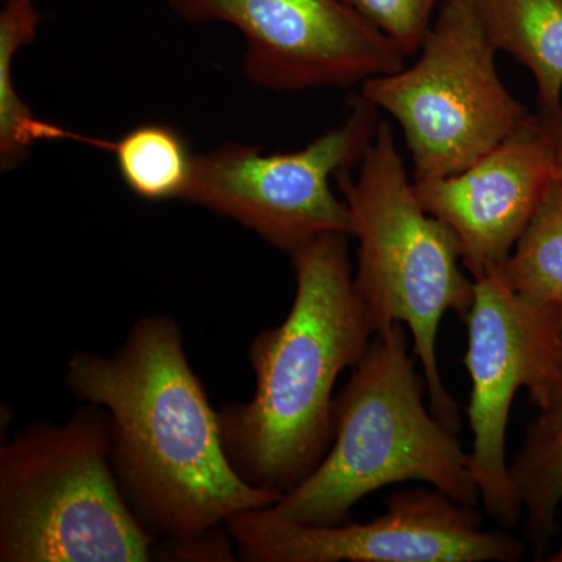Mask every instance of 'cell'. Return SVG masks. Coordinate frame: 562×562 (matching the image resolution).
I'll use <instances>...</instances> for the list:
<instances>
[{
	"label": "cell",
	"mask_w": 562,
	"mask_h": 562,
	"mask_svg": "<svg viewBox=\"0 0 562 562\" xmlns=\"http://www.w3.org/2000/svg\"><path fill=\"white\" fill-rule=\"evenodd\" d=\"M65 383L74 397L109 413L122 494L166 543L202 538L235 514L280 501L279 492L251 486L233 469L220 413L172 317H140L110 357L77 351Z\"/></svg>",
	"instance_id": "1"
},
{
	"label": "cell",
	"mask_w": 562,
	"mask_h": 562,
	"mask_svg": "<svg viewBox=\"0 0 562 562\" xmlns=\"http://www.w3.org/2000/svg\"><path fill=\"white\" fill-rule=\"evenodd\" d=\"M346 235H325L291 255L295 294L286 319L250 344L255 392L220 412L233 469L283 495L324 460L333 442V387L366 357L373 336L351 271Z\"/></svg>",
	"instance_id": "2"
},
{
	"label": "cell",
	"mask_w": 562,
	"mask_h": 562,
	"mask_svg": "<svg viewBox=\"0 0 562 562\" xmlns=\"http://www.w3.org/2000/svg\"><path fill=\"white\" fill-rule=\"evenodd\" d=\"M353 369L333 401L330 450L269 512L294 524H346L362 498L405 482H424L462 505H479L469 453L457 431L425 406L427 382L409 355L405 325L375 333Z\"/></svg>",
	"instance_id": "3"
},
{
	"label": "cell",
	"mask_w": 562,
	"mask_h": 562,
	"mask_svg": "<svg viewBox=\"0 0 562 562\" xmlns=\"http://www.w3.org/2000/svg\"><path fill=\"white\" fill-rule=\"evenodd\" d=\"M336 183L358 239L355 286L366 312L376 333L397 322L408 328L431 412L458 431L460 408L443 384L436 350L443 314L464 321L473 302L475 281L462 271L457 238L422 206L387 122H379L357 177L347 169Z\"/></svg>",
	"instance_id": "4"
},
{
	"label": "cell",
	"mask_w": 562,
	"mask_h": 562,
	"mask_svg": "<svg viewBox=\"0 0 562 562\" xmlns=\"http://www.w3.org/2000/svg\"><path fill=\"white\" fill-rule=\"evenodd\" d=\"M154 546L117 483L101 406L36 422L0 449V561L146 562Z\"/></svg>",
	"instance_id": "5"
},
{
	"label": "cell",
	"mask_w": 562,
	"mask_h": 562,
	"mask_svg": "<svg viewBox=\"0 0 562 562\" xmlns=\"http://www.w3.org/2000/svg\"><path fill=\"white\" fill-rule=\"evenodd\" d=\"M495 54L472 0H446L419 60L362 83V98L401 125L414 179L469 168L531 116L503 85Z\"/></svg>",
	"instance_id": "6"
},
{
	"label": "cell",
	"mask_w": 562,
	"mask_h": 562,
	"mask_svg": "<svg viewBox=\"0 0 562 562\" xmlns=\"http://www.w3.org/2000/svg\"><path fill=\"white\" fill-rule=\"evenodd\" d=\"M379 122V109L360 95L342 124L301 150L266 154L224 143L195 154L184 202L238 222L290 255L325 235L351 236L349 205L331 180L360 165Z\"/></svg>",
	"instance_id": "7"
},
{
	"label": "cell",
	"mask_w": 562,
	"mask_h": 562,
	"mask_svg": "<svg viewBox=\"0 0 562 562\" xmlns=\"http://www.w3.org/2000/svg\"><path fill=\"white\" fill-rule=\"evenodd\" d=\"M473 281V302L464 319L473 435L469 458L484 512L512 530L524 508L506 461L509 413L520 387L539 408L562 382V305L524 297L509 286L503 271Z\"/></svg>",
	"instance_id": "8"
},
{
	"label": "cell",
	"mask_w": 562,
	"mask_h": 562,
	"mask_svg": "<svg viewBox=\"0 0 562 562\" xmlns=\"http://www.w3.org/2000/svg\"><path fill=\"white\" fill-rule=\"evenodd\" d=\"M371 522L302 525L268 508L225 522L238 557L250 562H517L525 546L512 532L483 530L476 506L436 487L398 491Z\"/></svg>",
	"instance_id": "9"
},
{
	"label": "cell",
	"mask_w": 562,
	"mask_h": 562,
	"mask_svg": "<svg viewBox=\"0 0 562 562\" xmlns=\"http://www.w3.org/2000/svg\"><path fill=\"white\" fill-rule=\"evenodd\" d=\"M192 22H225L246 40L244 70L271 91L349 88L397 72L405 55L342 0H169Z\"/></svg>",
	"instance_id": "10"
},
{
	"label": "cell",
	"mask_w": 562,
	"mask_h": 562,
	"mask_svg": "<svg viewBox=\"0 0 562 562\" xmlns=\"http://www.w3.org/2000/svg\"><path fill=\"white\" fill-rule=\"evenodd\" d=\"M554 181L552 147L541 117L531 114L469 168L414 184L422 206L452 231L465 271L479 280L505 269Z\"/></svg>",
	"instance_id": "11"
},
{
	"label": "cell",
	"mask_w": 562,
	"mask_h": 562,
	"mask_svg": "<svg viewBox=\"0 0 562 562\" xmlns=\"http://www.w3.org/2000/svg\"><path fill=\"white\" fill-rule=\"evenodd\" d=\"M495 49L508 52L538 85L541 114L562 111V0H472Z\"/></svg>",
	"instance_id": "12"
},
{
	"label": "cell",
	"mask_w": 562,
	"mask_h": 562,
	"mask_svg": "<svg viewBox=\"0 0 562 562\" xmlns=\"http://www.w3.org/2000/svg\"><path fill=\"white\" fill-rule=\"evenodd\" d=\"M538 412L508 475L525 512V536L541 561L558 530L562 503V382Z\"/></svg>",
	"instance_id": "13"
},
{
	"label": "cell",
	"mask_w": 562,
	"mask_h": 562,
	"mask_svg": "<svg viewBox=\"0 0 562 562\" xmlns=\"http://www.w3.org/2000/svg\"><path fill=\"white\" fill-rule=\"evenodd\" d=\"M40 21V11L33 2L10 3L0 13V169L3 172L20 168L31 157L33 147L43 140H80L91 146L99 143L41 120L14 87V58L35 40Z\"/></svg>",
	"instance_id": "14"
},
{
	"label": "cell",
	"mask_w": 562,
	"mask_h": 562,
	"mask_svg": "<svg viewBox=\"0 0 562 562\" xmlns=\"http://www.w3.org/2000/svg\"><path fill=\"white\" fill-rule=\"evenodd\" d=\"M125 187L147 202L184 201L194 173L195 154L179 131L143 124L105 140Z\"/></svg>",
	"instance_id": "15"
},
{
	"label": "cell",
	"mask_w": 562,
	"mask_h": 562,
	"mask_svg": "<svg viewBox=\"0 0 562 562\" xmlns=\"http://www.w3.org/2000/svg\"><path fill=\"white\" fill-rule=\"evenodd\" d=\"M503 276L524 297L562 305V181L543 195Z\"/></svg>",
	"instance_id": "16"
},
{
	"label": "cell",
	"mask_w": 562,
	"mask_h": 562,
	"mask_svg": "<svg viewBox=\"0 0 562 562\" xmlns=\"http://www.w3.org/2000/svg\"><path fill=\"white\" fill-rule=\"evenodd\" d=\"M401 49L405 57L420 52L439 0H342Z\"/></svg>",
	"instance_id": "17"
},
{
	"label": "cell",
	"mask_w": 562,
	"mask_h": 562,
	"mask_svg": "<svg viewBox=\"0 0 562 562\" xmlns=\"http://www.w3.org/2000/svg\"><path fill=\"white\" fill-rule=\"evenodd\" d=\"M214 530L202 538L180 543H166V557L181 561H232V550L225 536Z\"/></svg>",
	"instance_id": "18"
},
{
	"label": "cell",
	"mask_w": 562,
	"mask_h": 562,
	"mask_svg": "<svg viewBox=\"0 0 562 562\" xmlns=\"http://www.w3.org/2000/svg\"><path fill=\"white\" fill-rule=\"evenodd\" d=\"M539 117H541L543 131H546L550 147H552L557 180L562 181V111L553 116L539 114Z\"/></svg>",
	"instance_id": "19"
},
{
	"label": "cell",
	"mask_w": 562,
	"mask_h": 562,
	"mask_svg": "<svg viewBox=\"0 0 562 562\" xmlns=\"http://www.w3.org/2000/svg\"><path fill=\"white\" fill-rule=\"evenodd\" d=\"M547 561L562 562V546L561 549L558 550V552L554 553L552 558H547Z\"/></svg>",
	"instance_id": "20"
},
{
	"label": "cell",
	"mask_w": 562,
	"mask_h": 562,
	"mask_svg": "<svg viewBox=\"0 0 562 562\" xmlns=\"http://www.w3.org/2000/svg\"><path fill=\"white\" fill-rule=\"evenodd\" d=\"M5 5H10V3H27L33 2V0H2Z\"/></svg>",
	"instance_id": "21"
}]
</instances>
